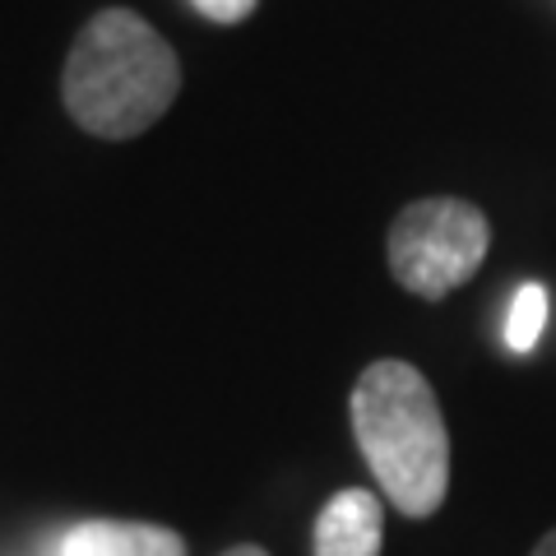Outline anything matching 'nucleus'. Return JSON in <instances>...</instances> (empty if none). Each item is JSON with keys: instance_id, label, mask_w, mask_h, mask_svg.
Segmentation results:
<instances>
[{"instance_id": "1", "label": "nucleus", "mask_w": 556, "mask_h": 556, "mask_svg": "<svg viewBox=\"0 0 556 556\" xmlns=\"http://www.w3.org/2000/svg\"><path fill=\"white\" fill-rule=\"evenodd\" d=\"M181 93V61L144 14L126 5L98 10L61 65V102L79 130L135 139L159 126Z\"/></svg>"}, {"instance_id": "2", "label": "nucleus", "mask_w": 556, "mask_h": 556, "mask_svg": "<svg viewBox=\"0 0 556 556\" xmlns=\"http://www.w3.org/2000/svg\"><path fill=\"white\" fill-rule=\"evenodd\" d=\"M348 413L380 496L408 519L437 515L450 492V431L431 380L399 357L371 362L357 376Z\"/></svg>"}, {"instance_id": "3", "label": "nucleus", "mask_w": 556, "mask_h": 556, "mask_svg": "<svg viewBox=\"0 0 556 556\" xmlns=\"http://www.w3.org/2000/svg\"><path fill=\"white\" fill-rule=\"evenodd\" d=\"M390 274L413 298L441 302L445 292L468 283L486 251H492V223L478 204L455 195H431L399 208L390 223Z\"/></svg>"}, {"instance_id": "4", "label": "nucleus", "mask_w": 556, "mask_h": 556, "mask_svg": "<svg viewBox=\"0 0 556 556\" xmlns=\"http://www.w3.org/2000/svg\"><path fill=\"white\" fill-rule=\"evenodd\" d=\"M386 543V506L367 486L329 496L316 515V556H380Z\"/></svg>"}, {"instance_id": "5", "label": "nucleus", "mask_w": 556, "mask_h": 556, "mask_svg": "<svg viewBox=\"0 0 556 556\" xmlns=\"http://www.w3.org/2000/svg\"><path fill=\"white\" fill-rule=\"evenodd\" d=\"M61 556H186V538L139 519H84L65 533Z\"/></svg>"}, {"instance_id": "6", "label": "nucleus", "mask_w": 556, "mask_h": 556, "mask_svg": "<svg viewBox=\"0 0 556 556\" xmlns=\"http://www.w3.org/2000/svg\"><path fill=\"white\" fill-rule=\"evenodd\" d=\"M543 325H547V292L538 283H525L510 302V316H506V343L515 353H529V348L543 339Z\"/></svg>"}, {"instance_id": "7", "label": "nucleus", "mask_w": 556, "mask_h": 556, "mask_svg": "<svg viewBox=\"0 0 556 556\" xmlns=\"http://www.w3.org/2000/svg\"><path fill=\"white\" fill-rule=\"evenodd\" d=\"M208 24H241V20H251L260 0H190Z\"/></svg>"}, {"instance_id": "8", "label": "nucleus", "mask_w": 556, "mask_h": 556, "mask_svg": "<svg viewBox=\"0 0 556 556\" xmlns=\"http://www.w3.org/2000/svg\"><path fill=\"white\" fill-rule=\"evenodd\" d=\"M223 556H269L265 547H255V543H241V547H232V552H223Z\"/></svg>"}, {"instance_id": "9", "label": "nucleus", "mask_w": 556, "mask_h": 556, "mask_svg": "<svg viewBox=\"0 0 556 556\" xmlns=\"http://www.w3.org/2000/svg\"><path fill=\"white\" fill-rule=\"evenodd\" d=\"M533 556H556V529H552V533L543 538V543H538V547H533Z\"/></svg>"}]
</instances>
